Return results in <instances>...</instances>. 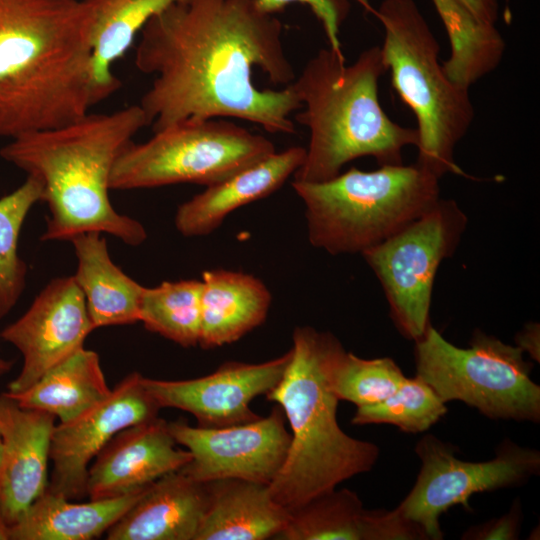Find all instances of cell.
Instances as JSON below:
<instances>
[{
    "label": "cell",
    "mask_w": 540,
    "mask_h": 540,
    "mask_svg": "<svg viewBox=\"0 0 540 540\" xmlns=\"http://www.w3.org/2000/svg\"><path fill=\"white\" fill-rule=\"evenodd\" d=\"M283 25L258 0H177L140 31L135 65L155 76L139 105L159 131L232 117L270 133H295L302 104Z\"/></svg>",
    "instance_id": "1"
},
{
    "label": "cell",
    "mask_w": 540,
    "mask_h": 540,
    "mask_svg": "<svg viewBox=\"0 0 540 540\" xmlns=\"http://www.w3.org/2000/svg\"><path fill=\"white\" fill-rule=\"evenodd\" d=\"M96 104L83 0H0V137L59 127Z\"/></svg>",
    "instance_id": "2"
},
{
    "label": "cell",
    "mask_w": 540,
    "mask_h": 540,
    "mask_svg": "<svg viewBox=\"0 0 540 540\" xmlns=\"http://www.w3.org/2000/svg\"><path fill=\"white\" fill-rule=\"evenodd\" d=\"M139 104L90 113L59 127L27 132L0 149L5 161L38 179L49 218L41 239L71 240L86 232L111 234L130 246L147 238L143 225L118 213L109 199L113 166L147 126Z\"/></svg>",
    "instance_id": "3"
},
{
    "label": "cell",
    "mask_w": 540,
    "mask_h": 540,
    "mask_svg": "<svg viewBox=\"0 0 540 540\" xmlns=\"http://www.w3.org/2000/svg\"><path fill=\"white\" fill-rule=\"evenodd\" d=\"M292 341L286 370L266 394L282 408L291 428L285 461L269 484L273 500L289 511L369 472L380 453L376 444L347 435L337 421L339 399L330 373L343 348L338 339L302 326L294 329Z\"/></svg>",
    "instance_id": "4"
},
{
    "label": "cell",
    "mask_w": 540,
    "mask_h": 540,
    "mask_svg": "<svg viewBox=\"0 0 540 540\" xmlns=\"http://www.w3.org/2000/svg\"><path fill=\"white\" fill-rule=\"evenodd\" d=\"M386 71L379 46L364 50L350 65L329 46L308 60L291 83L303 108L295 118L310 133L295 181L329 180L345 164L365 156L380 166L403 164V149L417 146L418 133L383 110L378 85Z\"/></svg>",
    "instance_id": "5"
},
{
    "label": "cell",
    "mask_w": 540,
    "mask_h": 540,
    "mask_svg": "<svg viewBox=\"0 0 540 540\" xmlns=\"http://www.w3.org/2000/svg\"><path fill=\"white\" fill-rule=\"evenodd\" d=\"M439 179L425 167H355L322 182L293 181L305 205L310 243L329 254L363 253L428 211Z\"/></svg>",
    "instance_id": "6"
},
{
    "label": "cell",
    "mask_w": 540,
    "mask_h": 540,
    "mask_svg": "<svg viewBox=\"0 0 540 540\" xmlns=\"http://www.w3.org/2000/svg\"><path fill=\"white\" fill-rule=\"evenodd\" d=\"M376 15L391 83L417 121L419 165L438 178L463 174L454 150L474 119L469 89L454 83L438 55L439 43L413 0H384Z\"/></svg>",
    "instance_id": "7"
},
{
    "label": "cell",
    "mask_w": 540,
    "mask_h": 540,
    "mask_svg": "<svg viewBox=\"0 0 540 540\" xmlns=\"http://www.w3.org/2000/svg\"><path fill=\"white\" fill-rule=\"evenodd\" d=\"M414 358L415 375L445 403L461 401L493 420L540 422V386L519 346L476 330L460 348L430 324L415 341Z\"/></svg>",
    "instance_id": "8"
},
{
    "label": "cell",
    "mask_w": 540,
    "mask_h": 540,
    "mask_svg": "<svg viewBox=\"0 0 540 540\" xmlns=\"http://www.w3.org/2000/svg\"><path fill=\"white\" fill-rule=\"evenodd\" d=\"M260 134L225 120L183 121L143 143L131 142L117 158L110 190L178 183L209 186L275 152Z\"/></svg>",
    "instance_id": "9"
},
{
    "label": "cell",
    "mask_w": 540,
    "mask_h": 540,
    "mask_svg": "<svg viewBox=\"0 0 540 540\" xmlns=\"http://www.w3.org/2000/svg\"><path fill=\"white\" fill-rule=\"evenodd\" d=\"M466 223L456 202L440 198L424 214L362 253L382 285L391 319L406 338L419 340L430 325L437 269L456 249Z\"/></svg>",
    "instance_id": "10"
},
{
    "label": "cell",
    "mask_w": 540,
    "mask_h": 540,
    "mask_svg": "<svg viewBox=\"0 0 540 540\" xmlns=\"http://www.w3.org/2000/svg\"><path fill=\"white\" fill-rule=\"evenodd\" d=\"M456 446L435 435H424L415 446L421 468L410 492L396 507L425 532L428 540H442L440 517L461 505L472 511L469 498L479 492L517 487L540 473V452L503 439L487 461L459 459Z\"/></svg>",
    "instance_id": "11"
},
{
    "label": "cell",
    "mask_w": 540,
    "mask_h": 540,
    "mask_svg": "<svg viewBox=\"0 0 540 540\" xmlns=\"http://www.w3.org/2000/svg\"><path fill=\"white\" fill-rule=\"evenodd\" d=\"M285 415L277 405L254 421L208 428L179 420L168 422L177 444L191 454L180 469L189 478L208 483L241 479L269 485L281 469L291 441Z\"/></svg>",
    "instance_id": "12"
},
{
    "label": "cell",
    "mask_w": 540,
    "mask_h": 540,
    "mask_svg": "<svg viewBox=\"0 0 540 540\" xmlns=\"http://www.w3.org/2000/svg\"><path fill=\"white\" fill-rule=\"evenodd\" d=\"M132 372L110 394L71 420L55 425L50 443L53 464L47 491L69 500L87 496L91 461L119 431L155 418L161 409Z\"/></svg>",
    "instance_id": "13"
},
{
    "label": "cell",
    "mask_w": 540,
    "mask_h": 540,
    "mask_svg": "<svg viewBox=\"0 0 540 540\" xmlns=\"http://www.w3.org/2000/svg\"><path fill=\"white\" fill-rule=\"evenodd\" d=\"M92 325L85 297L73 276L51 280L27 311L0 332L23 357L18 376L7 388L18 393L49 369L84 347Z\"/></svg>",
    "instance_id": "14"
},
{
    "label": "cell",
    "mask_w": 540,
    "mask_h": 540,
    "mask_svg": "<svg viewBox=\"0 0 540 540\" xmlns=\"http://www.w3.org/2000/svg\"><path fill=\"white\" fill-rule=\"evenodd\" d=\"M291 356L263 363L228 361L215 372L189 380L142 381L160 408H176L192 414L197 426L219 428L254 421L261 416L250 408L257 396L270 392L281 380Z\"/></svg>",
    "instance_id": "15"
},
{
    "label": "cell",
    "mask_w": 540,
    "mask_h": 540,
    "mask_svg": "<svg viewBox=\"0 0 540 540\" xmlns=\"http://www.w3.org/2000/svg\"><path fill=\"white\" fill-rule=\"evenodd\" d=\"M176 445L168 422L159 416L124 428L89 466L87 496L90 500L121 497L180 470L191 454Z\"/></svg>",
    "instance_id": "16"
},
{
    "label": "cell",
    "mask_w": 540,
    "mask_h": 540,
    "mask_svg": "<svg viewBox=\"0 0 540 540\" xmlns=\"http://www.w3.org/2000/svg\"><path fill=\"white\" fill-rule=\"evenodd\" d=\"M55 417L0 395V508L11 526L48 487V462Z\"/></svg>",
    "instance_id": "17"
},
{
    "label": "cell",
    "mask_w": 540,
    "mask_h": 540,
    "mask_svg": "<svg viewBox=\"0 0 540 540\" xmlns=\"http://www.w3.org/2000/svg\"><path fill=\"white\" fill-rule=\"evenodd\" d=\"M278 540H428L397 508L368 510L352 490H330L289 511Z\"/></svg>",
    "instance_id": "18"
},
{
    "label": "cell",
    "mask_w": 540,
    "mask_h": 540,
    "mask_svg": "<svg viewBox=\"0 0 540 540\" xmlns=\"http://www.w3.org/2000/svg\"><path fill=\"white\" fill-rule=\"evenodd\" d=\"M306 149L300 146L273 152L237 171L181 204L175 226L184 236H204L215 231L236 209L277 191L299 169Z\"/></svg>",
    "instance_id": "19"
},
{
    "label": "cell",
    "mask_w": 540,
    "mask_h": 540,
    "mask_svg": "<svg viewBox=\"0 0 540 540\" xmlns=\"http://www.w3.org/2000/svg\"><path fill=\"white\" fill-rule=\"evenodd\" d=\"M207 483L180 470L152 483L106 532L108 540H195L208 506Z\"/></svg>",
    "instance_id": "20"
},
{
    "label": "cell",
    "mask_w": 540,
    "mask_h": 540,
    "mask_svg": "<svg viewBox=\"0 0 540 540\" xmlns=\"http://www.w3.org/2000/svg\"><path fill=\"white\" fill-rule=\"evenodd\" d=\"M201 283L198 345L202 348L231 344L265 321L271 294L255 276L212 269L203 272Z\"/></svg>",
    "instance_id": "21"
},
{
    "label": "cell",
    "mask_w": 540,
    "mask_h": 540,
    "mask_svg": "<svg viewBox=\"0 0 540 540\" xmlns=\"http://www.w3.org/2000/svg\"><path fill=\"white\" fill-rule=\"evenodd\" d=\"M209 500L195 540L275 539L290 512L270 495L269 485L241 479L207 483Z\"/></svg>",
    "instance_id": "22"
},
{
    "label": "cell",
    "mask_w": 540,
    "mask_h": 540,
    "mask_svg": "<svg viewBox=\"0 0 540 540\" xmlns=\"http://www.w3.org/2000/svg\"><path fill=\"white\" fill-rule=\"evenodd\" d=\"M70 241L78 261L73 278L85 297L94 329L140 321L145 287L113 263L101 233H82Z\"/></svg>",
    "instance_id": "23"
},
{
    "label": "cell",
    "mask_w": 540,
    "mask_h": 540,
    "mask_svg": "<svg viewBox=\"0 0 540 540\" xmlns=\"http://www.w3.org/2000/svg\"><path fill=\"white\" fill-rule=\"evenodd\" d=\"M149 488L110 499L75 503L48 492L10 526V540H91L100 537Z\"/></svg>",
    "instance_id": "24"
},
{
    "label": "cell",
    "mask_w": 540,
    "mask_h": 540,
    "mask_svg": "<svg viewBox=\"0 0 540 540\" xmlns=\"http://www.w3.org/2000/svg\"><path fill=\"white\" fill-rule=\"evenodd\" d=\"M89 15L96 104L121 86L113 63L130 49L144 25L177 0H83Z\"/></svg>",
    "instance_id": "25"
},
{
    "label": "cell",
    "mask_w": 540,
    "mask_h": 540,
    "mask_svg": "<svg viewBox=\"0 0 540 540\" xmlns=\"http://www.w3.org/2000/svg\"><path fill=\"white\" fill-rule=\"evenodd\" d=\"M110 392L98 354L83 347L49 369L29 388L5 393L24 408L47 412L65 422Z\"/></svg>",
    "instance_id": "26"
},
{
    "label": "cell",
    "mask_w": 540,
    "mask_h": 540,
    "mask_svg": "<svg viewBox=\"0 0 540 540\" xmlns=\"http://www.w3.org/2000/svg\"><path fill=\"white\" fill-rule=\"evenodd\" d=\"M432 1L451 46L443 69L454 83L469 89L497 68L505 52L504 39L495 25L478 20L458 0Z\"/></svg>",
    "instance_id": "27"
},
{
    "label": "cell",
    "mask_w": 540,
    "mask_h": 540,
    "mask_svg": "<svg viewBox=\"0 0 540 540\" xmlns=\"http://www.w3.org/2000/svg\"><path fill=\"white\" fill-rule=\"evenodd\" d=\"M201 280L165 281L145 287L140 321L145 328L183 347L199 344Z\"/></svg>",
    "instance_id": "28"
},
{
    "label": "cell",
    "mask_w": 540,
    "mask_h": 540,
    "mask_svg": "<svg viewBox=\"0 0 540 540\" xmlns=\"http://www.w3.org/2000/svg\"><path fill=\"white\" fill-rule=\"evenodd\" d=\"M41 182L27 176L16 190L0 198V319L16 305L25 288L27 265L18 254L22 224L32 206L42 201Z\"/></svg>",
    "instance_id": "29"
},
{
    "label": "cell",
    "mask_w": 540,
    "mask_h": 540,
    "mask_svg": "<svg viewBox=\"0 0 540 540\" xmlns=\"http://www.w3.org/2000/svg\"><path fill=\"white\" fill-rule=\"evenodd\" d=\"M447 413L446 403L419 376L405 378L385 400L362 407L351 420L353 425L390 424L405 433L427 431Z\"/></svg>",
    "instance_id": "30"
},
{
    "label": "cell",
    "mask_w": 540,
    "mask_h": 540,
    "mask_svg": "<svg viewBox=\"0 0 540 540\" xmlns=\"http://www.w3.org/2000/svg\"><path fill=\"white\" fill-rule=\"evenodd\" d=\"M405 378L392 358L364 359L344 348L336 355L330 373L331 388L339 401L357 407L385 400Z\"/></svg>",
    "instance_id": "31"
},
{
    "label": "cell",
    "mask_w": 540,
    "mask_h": 540,
    "mask_svg": "<svg viewBox=\"0 0 540 540\" xmlns=\"http://www.w3.org/2000/svg\"><path fill=\"white\" fill-rule=\"evenodd\" d=\"M366 9H371L368 0H357ZM267 12L276 14L293 3L307 5L323 26L328 46L338 53H343L339 39L340 27L348 12L346 0H258Z\"/></svg>",
    "instance_id": "32"
},
{
    "label": "cell",
    "mask_w": 540,
    "mask_h": 540,
    "mask_svg": "<svg viewBox=\"0 0 540 540\" xmlns=\"http://www.w3.org/2000/svg\"><path fill=\"white\" fill-rule=\"evenodd\" d=\"M520 498H515L502 516L468 528L461 536L463 540H517L523 522Z\"/></svg>",
    "instance_id": "33"
},
{
    "label": "cell",
    "mask_w": 540,
    "mask_h": 540,
    "mask_svg": "<svg viewBox=\"0 0 540 540\" xmlns=\"http://www.w3.org/2000/svg\"><path fill=\"white\" fill-rule=\"evenodd\" d=\"M462 3L478 20L495 25L498 20L499 4L498 0H458Z\"/></svg>",
    "instance_id": "34"
},
{
    "label": "cell",
    "mask_w": 540,
    "mask_h": 540,
    "mask_svg": "<svg viewBox=\"0 0 540 540\" xmlns=\"http://www.w3.org/2000/svg\"><path fill=\"white\" fill-rule=\"evenodd\" d=\"M517 346L539 362V325L531 323L527 325L516 337Z\"/></svg>",
    "instance_id": "35"
},
{
    "label": "cell",
    "mask_w": 540,
    "mask_h": 540,
    "mask_svg": "<svg viewBox=\"0 0 540 540\" xmlns=\"http://www.w3.org/2000/svg\"><path fill=\"white\" fill-rule=\"evenodd\" d=\"M0 540H10V525L7 523L0 508Z\"/></svg>",
    "instance_id": "36"
},
{
    "label": "cell",
    "mask_w": 540,
    "mask_h": 540,
    "mask_svg": "<svg viewBox=\"0 0 540 540\" xmlns=\"http://www.w3.org/2000/svg\"><path fill=\"white\" fill-rule=\"evenodd\" d=\"M13 363L9 360L0 357V376L6 374L12 367Z\"/></svg>",
    "instance_id": "37"
},
{
    "label": "cell",
    "mask_w": 540,
    "mask_h": 540,
    "mask_svg": "<svg viewBox=\"0 0 540 540\" xmlns=\"http://www.w3.org/2000/svg\"><path fill=\"white\" fill-rule=\"evenodd\" d=\"M2 454H3V444H2V438H1V435H0V466H1V462H2Z\"/></svg>",
    "instance_id": "38"
}]
</instances>
